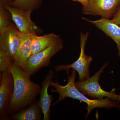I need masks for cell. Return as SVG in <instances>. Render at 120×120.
Instances as JSON below:
<instances>
[{
    "label": "cell",
    "instance_id": "3957f363",
    "mask_svg": "<svg viewBox=\"0 0 120 120\" xmlns=\"http://www.w3.org/2000/svg\"><path fill=\"white\" fill-rule=\"evenodd\" d=\"M107 64V63L105 64L93 76L86 80L75 82V86L84 94L91 98L98 99L108 98L120 103V95L116 94L115 89L110 92L105 91L101 88L99 83L101 75Z\"/></svg>",
    "mask_w": 120,
    "mask_h": 120
},
{
    "label": "cell",
    "instance_id": "e0dca14e",
    "mask_svg": "<svg viewBox=\"0 0 120 120\" xmlns=\"http://www.w3.org/2000/svg\"><path fill=\"white\" fill-rule=\"evenodd\" d=\"M11 13L4 7L0 6V31L6 28L12 23Z\"/></svg>",
    "mask_w": 120,
    "mask_h": 120
},
{
    "label": "cell",
    "instance_id": "6da1fadb",
    "mask_svg": "<svg viewBox=\"0 0 120 120\" xmlns=\"http://www.w3.org/2000/svg\"><path fill=\"white\" fill-rule=\"evenodd\" d=\"M9 71L14 79V90L8 111L9 113L14 114L34 102L41 88L39 84L32 82L30 76L15 62Z\"/></svg>",
    "mask_w": 120,
    "mask_h": 120
},
{
    "label": "cell",
    "instance_id": "7c38bea8",
    "mask_svg": "<svg viewBox=\"0 0 120 120\" xmlns=\"http://www.w3.org/2000/svg\"><path fill=\"white\" fill-rule=\"evenodd\" d=\"M31 45L32 34H22L21 42L13 62L22 69L31 55Z\"/></svg>",
    "mask_w": 120,
    "mask_h": 120
},
{
    "label": "cell",
    "instance_id": "ffe728a7",
    "mask_svg": "<svg viewBox=\"0 0 120 120\" xmlns=\"http://www.w3.org/2000/svg\"><path fill=\"white\" fill-rule=\"evenodd\" d=\"M72 0L74 1L79 2L83 5V7H84L87 4L89 0Z\"/></svg>",
    "mask_w": 120,
    "mask_h": 120
},
{
    "label": "cell",
    "instance_id": "ba28073f",
    "mask_svg": "<svg viewBox=\"0 0 120 120\" xmlns=\"http://www.w3.org/2000/svg\"><path fill=\"white\" fill-rule=\"evenodd\" d=\"M120 5V0H89L83 7L84 15L101 16L102 18L110 19Z\"/></svg>",
    "mask_w": 120,
    "mask_h": 120
},
{
    "label": "cell",
    "instance_id": "d6986e66",
    "mask_svg": "<svg viewBox=\"0 0 120 120\" xmlns=\"http://www.w3.org/2000/svg\"><path fill=\"white\" fill-rule=\"evenodd\" d=\"M15 0H0V6L4 7L9 5Z\"/></svg>",
    "mask_w": 120,
    "mask_h": 120
},
{
    "label": "cell",
    "instance_id": "ac0fdd59",
    "mask_svg": "<svg viewBox=\"0 0 120 120\" xmlns=\"http://www.w3.org/2000/svg\"><path fill=\"white\" fill-rule=\"evenodd\" d=\"M113 22L120 26V5L112 19Z\"/></svg>",
    "mask_w": 120,
    "mask_h": 120
},
{
    "label": "cell",
    "instance_id": "52a82bcc",
    "mask_svg": "<svg viewBox=\"0 0 120 120\" xmlns=\"http://www.w3.org/2000/svg\"><path fill=\"white\" fill-rule=\"evenodd\" d=\"M22 34L12 23L0 31V50L10 56L13 62L21 42Z\"/></svg>",
    "mask_w": 120,
    "mask_h": 120
},
{
    "label": "cell",
    "instance_id": "7a4b0ae2",
    "mask_svg": "<svg viewBox=\"0 0 120 120\" xmlns=\"http://www.w3.org/2000/svg\"><path fill=\"white\" fill-rule=\"evenodd\" d=\"M68 81L65 86L60 85L57 81L54 82L51 80L50 86L54 88L52 89L51 91L56 92L59 94L58 99L53 103L54 105L63 101L66 98H70L73 99H77L86 103L87 113L86 116L87 119L90 114L91 111L96 108H110L116 107L120 109V102L113 101L108 98L102 99H91L88 98L81 91L78 90L75 84V80L76 76V71L72 69L71 75H69V71H67Z\"/></svg>",
    "mask_w": 120,
    "mask_h": 120
},
{
    "label": "cell",
    "instance_id": "2e32d148",
    "mask_svg": "<svg viewBox=\"0 0 120 120\" xmlns=\"http://www.w3.org/2000/svg\"><path fill=\"white\" fill-rule=\"evenodd\" d=\"M13 61L10 56L4 51L0 50V71L1 73L5 71H10Z\"/></svg>",
    "mask_w": 120,
    "mask_h": 120
},
{
    "label": "cell",
    "instance_id": "277c9868",
    "mask_svg": "<svg viewBox=\"0 0 120 120\" xmlns=\"http://www.w3.org/2000/svg\"><path fill=\"white\" fill-rule=\"evenodd\" d=\"M63 48V41L60 37L49 47L31 55L22 70L31 76L40 69L49 65L51 58Z\"/></svg>",
    "mask_w": 120,
    "mask_h": 120
},
{
    "label": "cell",
    "instance_id": "5bb4252c",
    "mask_svg": "<svg viewBox=\"0 0 120 120\" xmlns=\"http://www.w3.org/2000/svg\"><path fill=\"white\" fill-rule=\"evenodd\" d=\"M60 37L59 35L50 33L42 36L32 34L31 55L45 49Z\"/></svg>",
    "mask_w": 120,
    "mask_h": 120
},
{
    "label": "cell",
    "instance_id": "8fae6325",
    "mask_svg": "<svg viewBox=\"0 0 120 120\" xmlns=\"http://www.w3.org/2000/svg\"><path fill=\"white\" fill-rule=\"evenodd\" d=\"M54 76L53 71H49L42 83V87L39 92L40 97L38 104L43 113V120L50 119V107L52 97L48 93V88Z\"/></svg>",
    "mask_w": 120,
    "mask_h": 120
},
{
    "label": "cell",
    "instance_id": "4fadbf2b",
    "mask_svg": "<svg viewBox=\"0 0 120 120\" xmlns=\"http://www.w3.org/2000/svg\"><path fill=\"white\" fill-rule=\"evenodd\" d=\"M43 114L38 102H33L28 107L13 114L11 118L15 120H40Z\"/></svg>",
    "mask_w": 120,
    "mask_h": 120
},
{
    "label": "cell",
    "instance_id": "5b68a950",
    "mask_svg": "<svg viewBox=\"0 0 120 120\" xmlns=\"http://www.w3.org/2000/svg\"><path fill=\"white\" fill-rule=\"evenodd\" d=\"M88 35V32L86 34L82 32L80 34V52L78 59L71 64L60 65L55 66L56 71H67L70 69L72 68L78 72L79 81L86 80L90 77L89 67L93 59L91 56L86 55L85 52V46Z\"/></svg>",
    "mask_w": 120,
    "mask_h": 120
},
{
    "label": "cell",
    "instance_id": "9c48e42d",
    "mask_svg": "<svg viewBox=\"0 0 120 120\" xmlns=\"http://www.w3.org/2000/svg\"><path fill=\"white\" fill-rule=\"evenodd\" d=\"M14 79L9 71L2 72L0 84V119L8 120L9 105L13 95Z\"/></svg>",
    "mask_w": 120,
    "mask_h": 120
},
{
    "label": "cell",
    "instance_id": "30bf717a",
    "mask_svg": "<svg viewBox=\"0 0 120 120\" xmlns=\"http://www.w3.org/2000/svg\"><path fill=\"white\" fill-rule=\"evenodd\" d=\"M83 19L93 24L103 31L116 43L118 49V55L120 57V26L113 22L112 19L102 18L96 20H91L82 17Z\"/></svg>",
    "mask_w": 120,
    "mask_h": 120
},
{
    "label": "cell",
    "instance_id": "8992f818",
    "mask_svg": "<svg viewBox=\"0 0 120 120\" xmlns=\"http://www.w3.org/2000/svg\"><path fill=\"white\" fill-rule=\"evenodd\" d=\"M11 13L12 20L22 34H38L42 30L31 19L32 12L7 5L4 7Z\"/></svg>",
    "mask_w": 120,
    "mask_h": 120
},
{
    "label": "cell",
    "instance_id": "9a60e30c",
    "mask_svg": "<svg viewBox=\"0 0 120 120\" xmlns=\"http://www.w3.org/2000/svg\"><path fill=\"white\" fill-rule=\"evenodd\" d=\"M43 0H15L9 5L32 12L41 7Z\"/></svg>",
    "mask_w": 120,
    "mask_h": 120
}]
</instances>
